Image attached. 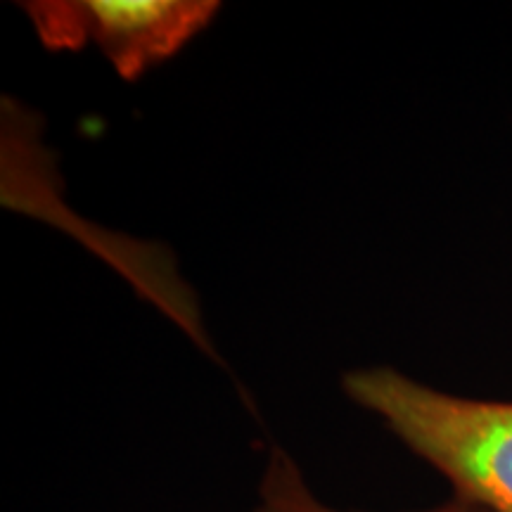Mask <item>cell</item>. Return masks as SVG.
I'll use <instances>...</instances> for the list:
<instances>
[{
    "label": "cell",
    "instance_id": "cell-1",
    "mask_svg": "<svg viewBox=\"0 0 512 512\" xmlns=\"http://www.w3.org/2000/svg\"><path fill=\"white\" fill-rule=\"evenodd\" d=\"M342 389L437 470L453 496L512 512V401L448 394L394 368L351 370Z\"/></svg>",
    "mask_w": 512,
    "mask_h": 512
},
{
    "label": "cell",
    "instance_id": "cell-2",
    "mask_svg": "<svg viewBox=\"0 0 512 512\" xmlns=\"http://www.w3.org/2000/svg\"><path fill=\"white\" fill-rule=\"evenodd\" d=\"M53 53L98 48L124 81L181 53L214 22L216 0H38L19 3Z\"/></svg>",
    "mask_w": 512,
    "mask_h": 512
},
{
    "label": "cell",
    "instance_id": "cell-3",
    "mask_svg": "<svg viewBox=\"0 0 512 512\" xmlns=\"http://www.w3.org/2000/svg\"><path fill=\"white\" fill-rule=\"evenodd\" d=\"M254 512H349L332 508L313 494L309 482H306L302 467L297 465L290 453L280 446H271L266 458L264 475L259 479L256 489ZM420 512H491L482 505L463 501V498L451 496L448 501L434 505L430 510Z\"/></svg>",
    "mask_w": 512,
    "mask_h": 512
}]
</instances>
